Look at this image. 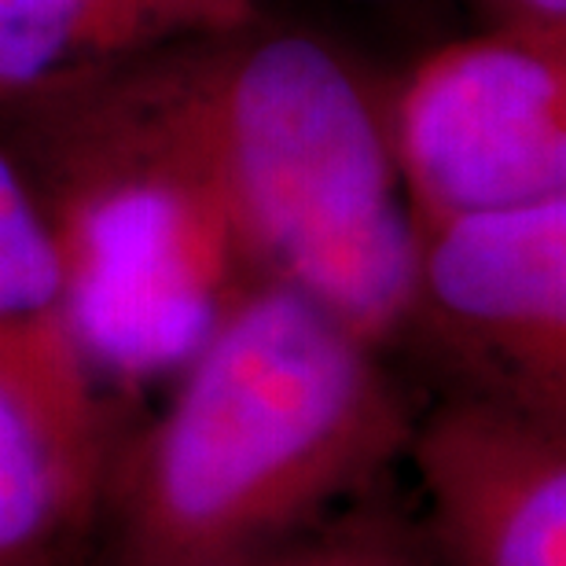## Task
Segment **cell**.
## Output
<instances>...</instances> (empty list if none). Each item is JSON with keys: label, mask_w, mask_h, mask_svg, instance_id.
Here are the masks:
<instances>
[{"label": "cell", "mask_w": 566, "mask_h": 566, "mask_svg": "<svg viewBox=\"0 0 566 566\" xmlns=\"http://www.w3.org/2000/svg\"><path fill=\"white\" fill-rule=\"evenodd\" d=\"M387 349L254 283L118 438L82 566H269L405 457L416 409Z\"/></svg>", "instance_id": "cell-1"}, {"label": "cell", "mask_w": 566, "mask_h": 566, "mask_svg": "<svg viewBox=\"0 0 566 566\" xmlns=\"http://www.w3.org/2000/svg\"><path fill=\"white\" fill-rule=\"evenodd\" d=\"M0 144L60 247L99 382L177 371L254 287L166 49L4 107Z\"/></svg>", "instance_id": "cell-2"}, {"label": "cell", "mask_w": 566, "mask_h": 566, "mask_svg": "<svg viewBox=\"0 0 566 566\" xmlns=\"http://www.w3.org/2000/svg\"><path fill=\"white\" fill-rule=\"evenodd\" d=\"M254 283H283L387 349L412 294V213L387 104L305 33L258 30L166 49Z\"/></svg>", "instance_id": "cell-3"}, {"label": "cell", "mask_w": 566, "mask_h": 566, "mask_svg": "<svg viewBox=\"0 0 566 566\" xmlns=\"http://www.w3.org/2000/svg\"><path fill=\"white\" fill-rule=\"evenodd\" d=\"M387 129L412 218L566 196V22L507 19L434 49Z\"/></svg>", "instance_id": "cell-4"}, {"label": "cell", "mask_w": 566, "mask_h": 566, "mask_svg": "<svg viewBox=\"0 0 566 566\" xmlns=\"http://www.w3.org/2000/svg\"><path fill=\"white\" fill-rule=\"evenodd\" d=\"M412 247L401 343L463 394L566 420V196L412 218Z\"/></svg>", "instance_id": "cell-5"}, {"label": "cell", "mask_w": 566, "mask_h": 566, "mask_svg": "<svg viewBox=\"0 0 566 566\" xmlns=\"http://www.w3.org/2000/svg\"><path fill=\"white\" fill-rule=\"evenodd\" d=\"M405 457L438 566H566V420L452 390Z\"/></svg>", "instance_id": "cell-6"}, {"label": "cell", "mask_w": 566, "mask_h": 566, "mask_svg": "<svg viewBox=\"0 0 566 566\" xmlns=\"http://www.w3.org/2000/svg\"><path fill=\"white\" fill-rule=\"evenodd\" d=\"M118 434L0 371V566H82Z\"/></svg>", "instance_id": "cell-7"}, {"label": "cell", "mask_w": 566, "mask_h": 566, "mask_svg": "<svg viewBox=\"0 0 566 566\" xmlns=\"http://www.w3.org/2000/svg\"><path fill=\"white\" fill-rule=\"evenodd\" d=\"M254 19V0H0V111Z\"/></svg>", "instance_id": "cell-8"}, {"label": "cell", "mask_w": 566, "mask_h": 566, "mask_svg": "<svg viewBox=\"0 0 566 566\" xmlns=\"http://www.w3.org/2000/svg\"><path fill=\"white\" fill-rule=\"evenodd\" d=\"M0 371L66 412L111 416L104 382L74 332L52 229L0 144Z\"/></svg>", "instance_id": "cell-9"}, {"label": "cell", "mask_w": 566, "mask_h": 566, "mask_svg": "<svg viewBox=\"0 0 566 566\" xmlns=\"http://www.w3.org/2000/svg\"><path fill=\"white\" fill-rule=\"evenodd\" d=\"M269 566H438L423 530H416L387 496L368 493L324 518Z\"/></svg>", "instance_id": "cell-10"}, {"label": "cell", "mask_w": 566, "mask_h": 566, "mask_svg": "<svg viewBox=\"0 0 566 566\" xmlns=\"http://www.w3.org/2000/svg\"><path fill=\"white\" fill-rule=\"evenodd\" d=\"M507 19H537V22H566V0H496Z\"/></svg>", "instance_id": "cell-11"}]
</instances>
